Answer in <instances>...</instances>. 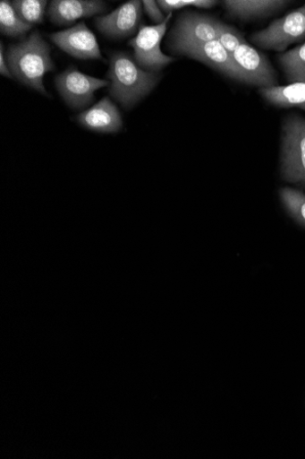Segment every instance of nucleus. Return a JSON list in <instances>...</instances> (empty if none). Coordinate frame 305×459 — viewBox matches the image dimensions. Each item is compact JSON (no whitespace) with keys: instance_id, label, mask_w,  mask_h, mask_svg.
<instances>
[{"instance_id":"f257e3e1","label":"nucleus","mask_w":305,"mask_h":459,"mask_svg":"<svg viewBox=\"0 0 305 459\" xmlns=\"http://www.w3.org/2000/svg\"><path fill=\"white\" fill-rule=\"evenodd\" d=\"M7 64L13 75L39 93L50 97L43 85V77L55 70L51 48L38 31H33L18 45L8 50Z\"/></svg>"},{"instance_id":"f03ea898","label":"nucleus","mask_w":305,"mask_h":459,"mask_svg":"<svg viewBox=\"0 0 305 459\" xmlns=\"http://www.w3.org/2000/svg\"><path fill=\"white\" fill-rule=\"evenodd\" d=\"M107 77L110 95L125 108L134 107L157 85L160 75L143 70L126 53L113 54Z\"/></svg>"},{"instance_id":"7ed1b4c3","label":"nucleus","mask_w":305,"mask_h":459,"mask_svg":"<svg viewBox=\"0 0 305 459\" xmlns=\"http://www.w3.org/2000/svg\"><path fill=\"white\" fill-rule=\"evenodd\" d=\"M281 175L305 190V118L292 115L283 124Z\"/></svg>"},{"instance_id":"20e7f679","label":"nucleus","mask_w":305,"mask_h":459,"mask_svg":"<svg viewBox=\"0 0 305 459\" xmlns=\"http://www.w3.org/2000/svg\"><path fill=\"white\" fill-rule=\"evenodd\" d=\"M304 39L305 4L250 36L252 43L257 47L277 52H284L291 45Z\"/></svg>"},{"instance_id":"39448f33","label":"nucleus","mask_w":305,"mask_h":459,"mask_svg":"<svg viewBox=\"0 0 305 459\" xmlns=\"http://www.w3.org/2000/svg\"><path fill=\"white\" fill-rule=\"evenodd\" d=\"M171 17L172 13L168 14L160 24L140 26L138 35L130 39L129 46L134 49L135 59L143 70L157 74L166 65L175 62V59L162 53L160 48Z\"/></svg>"},{"instance_id":"423d86ee","label":"nucleus","mask_w":305,"mask_h":459,"mask_svg":"<svg viewBox=\"0 0 305 459\" xmlns=\"http://www.w3.org/2000/svg\"><path fill=\"white\" fill-rule=\"evenodd\" d=\"M55 83L64 101L77 109L89 106L98 90L111 85L108 80L84 74L75 67H70L58 74Z\"/></svg>"},{"instance_id":"0eeeda50","label":"nucleus","mask_w":305,"mask_h":459,"mask_svg":"<svg viewBox=\"0 0 305 459\" xmlns=\"http://www.w3.org/2000/svg\"><path fill=\"white\" fill-rule=\"evenodd\" d=\"M232 57L241 73V82L260 89L277 86V74L267 57L247 43L241 46Z\"/></svg>"},{"instance_id":"6e6552de","label":"nucleus","mask_w":305,"mask_h":459,"mask_svg":"<svg viewBox=\"0 0 305 459\" xmlns=\"http://www.w3.org/2000/svg\"><path fill=\"white\" fill-rule=\"evenodd\" d=\"M217 22L219 21L209 16L194 13H183L170 33L171 50L216 39Z\"/></svg>"},{"instance_id":"1a4fd4ad","label":"nucleus","mask_w":305,"mask_h":459,"mask_svg":"<svg viewBox=\"0 0 305 459\" xmlns=\"http://www.w3.org/2000/svg\"><path fill=\"white\" fill-rule=\"evenodd\" d=\"M50 39L61 50L72 57L82 60L102 59L97 37L84 22L55 32L50 35Z\"/></svg>"},{"instance_id":"9d476101","label":"nucleus","mask_w":305,"mask_h":459,"mask_svg":"<svg viewBox=\"0 0 305 459\" xmlns=\"http://www.w3.org/2000/svg\"><path fill=\"white\" fill-rule=\"evenodd\" d=\"M174 53L189 56L201 62L224 74L241 82V75L232 56L217 39L194 45H188L173 50Z\"/></svg>"},{"instance_id":"9b49d317","label":"nucleus","mask_w":305,"mask_h":459,"mask_svg":"<svg viewBox=\"0 0 305 459\" xmlns=\"http://www.w3.org/2000/svg\"><path fill=\"white\" fill-rule=\"evenodd\" d=\"M142 4L139 0L128 2L108 15L96 19L97 28L106 37L122 39L133 35L142 17Z\"/></svg>"},{"instance_id":"f8f14e48","label":"nucleus","mask_w":305,"mask_h":459,"mask_svg":"<svg viewBox=\"0 0 305 459\" xmlns=\"http://www.w3.org/2000/svg\"><path fill=\"white\" fill-rule=\"evenodd\" d=\"M106 9V3L98 0H54L47 16L57 26H70L78 20L104 13Z\"/></svg>"},{"instance_id":"ddd939ff","label":"nucleus","mask_w":305,"mask_h":459,"mask_svg":"<svg viewBox=\"0 0 305 459\" xmlns=\"http://www.w3.org/2000/svg\"><path fill=\"white\" fill-rule=\"evenodd\" d=\"M77 119L87 130L100 134H116L123 127L122 116L108 98L80 113Z\"/></svg>"},{"instance_id":"4468645a","label":"nucleus","mask_w":305,"mask_h":459,"mask_svg":"<svg viewBox=\"0 0 305 459\" xmlns=\"http://www.w3.org/2000/svg\"><path fill=\"white\" fill-rule=\"evenodd\" d=\"M289 4L280 0H227L225 6L233 17L250 19L273 15L284 9Z\"/></svg>"},{"instance_id":"2eb2a0df","label":"nucleus","mask_w":305,"mask_h":459,"mask_svg":"<svg viewBox=\"0 0 305 459\" xmlns=\"http://www.w3.org/2000/svg\"><path fill=\"white\" fill-rule=\"evenodd\" d=\"M259 92L268 102L279 108H299L305 110V82L260 89Z\"/></svg>"},{"instance_id":"dca6fc26","label":"nucleus","mask_w":305,"mask_h":459,"mask_svg":"<svg viewBox=\"0 0 305 459\" xmlns=\"http://www.w3.org/2000/svg\"><path fill=\"white\" fill-rule=\"evenodd\" d=\"M279 62L289 82H305V43L281 55Z\"/></svg>"},{"instance_id":"f3484780","label":"nucleus","mask_w":305,"mask_h":459,"mask_svg":"<svg viewBox=\"0 0 305 459\" xmlns=\"http://www.w3.org/2000/svg\"><path fill=\"white\" fill-rule=\"evenodd\" d=\"M32 25L25 22L16 13L12 3L3 0L0 3V30L4 35L20 37L32 29Z\"/></svg>"},{"instance_id":"a211bd4d","label":"nucleus","mask_w":305,"mask_h":459,"mask_svg":"<svg viewBox=\"0 0 305 459\" xmlns=\"http://www.w3.org/2000/svg\"><path fill=\"white\" fill-rule=\"evenodd\" d=\"M47 4V0H15L12 3L18 15L32 26L45 21Z\"/></svg>"},{"instance_id":"6ab92c4d","label":"nucleus","mask_w":305,"mask_h":459,"mask_svg":"<svg viewBox=\"0 0 305 459\" xmlns=\"http://www.w3.org/2000/svg\"><path fill=\"white\" fill-rule=\"evenodd\" d=\"M279 195L289 215L300 225L305 227V194L284 187L279 191Z\"/></svg>"},{"instance_id":"aec40b11","label":"nucleus","mask_w":305,"mask_h":459,"mask_svg":"<svg viewBox=\"0 0 305 459\" xmlns=\"http://www.w3.org/2000/svg\"><path fill=\"white\" fill-rule=\"evenodd\" d=\"M216 39L224 48L232 56L241 46L247 41L235 29L219 22L216 25Z\"/></svg>"},{"instance_id":"412c9836","label":"nucleus","mask_w":305,"mask_h":459,"mask_svg":"<svg viewBox=\"0 0 305 459\" xmlns=\"http://www.w3.org/2000/svg\"><path fill=\"white\" fill-rule=\"evenodd\" d=\"M157 4L162 12L168 15L173 12L190 6L209 9L215 6L216 2H210V0H160Z\"/></svg>"},{"instance_id":"4be33fe9","label":"nucleus","mask_w":305,"mask_h":459,"mask_svg":"<svg viewBox=\"0 0 305 459\" xmlns=\"http://www.w3.org/2000/svg\"><path fill=\"white\" fill-rule=\"evenodd\" d=\"M143 5L145 12L154 22L160 24L165 20L166 17L164 16L157 3L153 0H146L143 2Z\"/></svg>"},{"instance_id":"5701e85b","label":"nucleus","mask_w":305,"mask_h":459,"mask_svg":"<svg viewBox=\"0 0 305 459\" xmlns=\"http://www.w3.org/2000/svg\"><path fill=\"white\" fill-rule=\"evenodd\" d=\"M0 74L7 77H13V74L11 73L8 64L4 58V45L2 44V48H0Z\"/></svg>"}]
</instances>
